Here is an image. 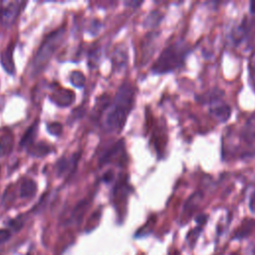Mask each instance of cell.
<instances>
[{
  "mask_svg": "<svg viewBox=\"0 0 255 255\" xmlns=\"http://www.w3.org/2000/svg\"><path fill=\"white\" fill-rule=\"evenodd\" d=\"M191 52V46L184 40H177L165 47L154 61L151 71L154 74L173 72L183 66L187 55Z\"/></svg>",
  "mask_w": 255,
  "mask_h": 255,
  "instance_id": "obj_2",
  "label": "cell"
},
{
  "mask_svg": "<svg viewBox=\"0 0 255 255\" xmlns=\"http://www.w3.org/2000/svg\"><path fill=\"white\" fill-rule=\"evenodd\" d=\"M51 100L52 102H54L56 105L60 107H67V106H70L75 101V95L70 90H67L64 88H58L51 95Z\"/></svg>",
  "mask_w": 255,
  "mask_h": 255,
  "instance_id": "obj_8",
  "label": "cell"
},
{
  "mask_svg": "<svg viewBox=\"0 0 255 255\" xmlns=\"http://www.w3.org/2000/svg\"><path fill=\"white\" fill-rule=\"evenodd\" d=\"M161 19H162V14H161L159 11L154 10V11L150 12V13L147 15V17L145 18L144 24H145V26H151V27H153V26L157 25V24L160 22Z\"/></svg>",
  "mask_w": 255,
  "mask_h": 255,
  "instance_id": "obj_21",
  "label": "cell"
},
{
  "mask_svg": "<svg viewBox=\"0 0 255 255\" xmlns=\"http://www.w3.org/2000/svg\"><path fill=\"white\" fill-rule=\"evenodd\" d=\"M70 82L71 84L76 87V88H83L84 85H85V76L82 72L80 71H73L71 74H70Z\"/></svg>",
  "mask_w": 255,
  "mask_h": 255,
  "instance_id": "obj_19",
  "label": "cell"
},
{
  "mask_svg": "<svg viewBox=\"0 0 255 255\" xmlns=\"http://www.w3.org/2000/svg\"><path fill=\"white\" fill-rule=\"evenodd\" d=\"M254 252H255V249H254Z\"/></svg>",
  "mask_w": 255,
  "mask_h": 255,
  "instance_id": "obj_27",
  "label": "cell"
},
{
  "mask_svg": "<svg viewBox=\"0 0 255 255\" xmlns=\"http://www.w3.org/2000/svg\"><path fill=\"white\" fill-rule=\"evenodd\" d=\"M37 191V184L31 178H24L20 184V197L30 198L35 195Z\"/></svg>",
  "mask_w": 255,
  "mask_h": 255,
  "instance_id": "obj_13",
  "label": "cell"
},
{
  "mask_svg": "<svg viewBox=\"0 0 255 255\" xmlns=\"http://www.w3.org/2000/svg\"><path fill=\"white\" fill-rule=\"evenodd\" d=\"M202 198V194L200 191H196L194 192L185 202L184 204V211L187 213H192L196 207L198 206V203L200 202Z\"/></svg>",
  "mask_w": 255,
  "mask_h": 255,
  "instance_id": "obj_17",
  "label": "cell"
},
{
  "mask_svg": "<svg viewBox=\"0 0 255 255\" xmlns=\"http://www.w3.org/2000/svg\"><path fill=\"white\" fill-rule=\"evenodd\" d=\"M124 146L125 144L123 139H120L119 141H117L116 144H114L109 150H107V152L101 157L100 164L104 165L106 163L114 162L115 160H117L119 156L124 152Z\"/></svg>",
  "mask_w": 255,
  "mask_h": 255,
  "instance_id": "obj_9",
  "label": "cell"
},
{
  "mask_svg": "<svg viewBox=\"0 0 255 255\" xmlns=\"http://www.w3.org/2000/svg\"><path fill=\"white\" fill-rule=\"evenodd\" d=\"M114 178V172L112 171V170H109L105 175H104V180L106 181V182H110L112 179Z\"/></svg>",
  "mask_w": 255,
  "mask_h": 255,
  "instance_id": "obj_25",
  "label": "cell"
},
{
  "mask_svg": "<svg viewBox=\"0 0 255 255\" xmlns=\"http://www.w3.org/2000/svg\"><path fill=\"white\" fill-rule=\"evenodd\" d=\"M248 206L249 209L252 213L255 214V187L253 188L252 192L249 195V201H248Z\"/></svg>",
  "mask_w": 255,
  "mask_h": 255,
  "instance_id": "obj_23",
  "label": "cell"
},
{
  "mask_svg": "<svg viewBox=\"0 0 255 255\" xmlns=\"http://www.w3.org/2000/svg\"><path fill=\"white\" fill-rule=\"evenodd\" d=\"M255 227V220L253 219H246L242 222L241 226L235 231L233 239H242L248 236Z\"/></svg>",
  "mask_w": 255,
  "mask_h": 255,
  "instance_id": "obj_15",
  "label": "cell"
},
{
  "mask_svg": "<svg viewBox=\"0 0 255 255\" xmlns=\"http://www.w3.org/2000/svg\"><path fill=\"white\" fill-rule=\"evenodd\" d=\"M47 129L51 134L59 135L62 132V125L59 123H52L47 126Z\"/></svg>",
  "mask_w": 255,
  "mask_h": 255,
  "instance_id": "obj_22",
  "label": "cell"
},
{
  "mask_svg": "<svg viewBox=\"0 0 255 255\" xmlns=\"http://www.w3.org/2000/svg\"><path fill=\"white\" fill-rule=\"evenodd\" d=\"M229 39L235 47L245 45L247 48H252L255 39V17H243L238 24L232 27Z\"/></svg>",
  "mask_w": 255,
  "mask_h": 255,
  "instance_id": "obj_5",
  "label": "cell"
},
{
  "mask_svg": "<svg viewBox=\"0 0 255 255\" xmlns=\"http://www.w3.org/2000/svg\"><path fill=\"white\" fill-rule=\"evenodd\" d=\"M37 127H38V122H35L32 126L29 127V128L26 130V132L24 133L21 141H20V145L22 147L24 146H28V145H32L33 144V140L35 138L36 135V131H37Z\"/></svg>",
  "mask_w": 255,
  "mask_h": 255,
  "instance_id": "obj_16",
  "label": "cell"
},
{
  "mask_svg": "<svg viewBox=\"0 0 255 255\" xmlns=\"http://www.w3.org/2000/svg\"><path fill=\"white\" fill-rule=\"evenodd\" d=\"M13 51H14V44L11 43L6 48V50L3 52L2 58H1V63H2L3 68L10 75H13L15 73V65H14V61H13Z\"/></svg>",
  "mask_w": 255,
  "mask_h": 255,
  "instance_id": "obj_12",
  "label": "cell"
},
{
  "mask_svg": "<svg viewBox=\"0 0 255 255\" xmlns=\"http://www.w3.org/2000/svg\"><path fill=\"white\" fill-rule=\"evenodd\" d=\"M79 158V154H73L69 158H61L56 164L57 174L59 176H63L71 171H73L77 165V161Z\"/></svg>",
  "mask_w": 255,
  "mask_h": 255,
  "instance_id": "obj_10",
  "label": "cell"
},
{
  "mask_svg": "<svg viewBox=\"0 0 255 255\" xmlns=\"http://www.w3.org/2000/svg\"><path fill=\"white\" fill-rule=\"evenodd\" d=\"M224 91L219 88H212L195 97L196 101L208 107L209 116L218 123L228 121L231 116V107L223 101Z\"/></svg>",
  "mask_w": 255,
  "mask_h": 255,
  "instance_id": "obj_3",
  "label": "cell"
},
{
  "mask_svg": "<svg viewBox=\"0 0 255 255\" xmlns=\"http://www.w3.org/2000/svg\"><path fill=\"white\" fill-rule=\"evenodd\" d=\"M65 27H61L53 32H51L43 41L39 50L37 51L34 60L32 62L31 72L32 74L38 75L49 63L50 59L53 57L57 49L63 42L65 37Z\"/></svg>",
  "mask_w": 255,
  "mask_h": 255,
  "instance_id": "obj_4",
  "label": "cell"
},
{
  "mask_svg": "<svg viewBox=\"0 0 255 255\" xmlns=\"http://www.w3.org/2000/svg\"><path fill=\"white\" fill-rule=\"evenodd\" d=\"M90 205V200L88 199H83L81 200L73 209L72 213H71V217H70V221L73 223H78L81 221V219L83 218L84 214L86 213L87 209L89 208Z\"/></svg>",
  "mask_w": 255,
  "mask_h": 255,
  "instance_id": "obj_14",
  "label": "cell"
},
{
  "mask_svg": "<svg viewBox=\"0 0 255 255\" xmlns=\"http://www.w3.org/2000/svg\"><path fill=\"white\" fill-rule=\"evenodd\" d=\"M134 100V89L128 82H124L116 94L115 100L108 110L105 126L108 130L119 132L123 129Z\"/></svg>",
  "mask_w": 255,
  "mask_h": 255,
  "instance_id": "obj_1",
  "label": "cell"
},
{
  "mask_svg": "<svg viewBox=\"0 0 255 255\" xmlns=\"http://www.w3.org/2000/svg\"><path fill=\"white\" fill-rule=\"evenodd\" d=\"M22 3L19 1L10 2L0 10V20L5 26L12 25L21 11Z\"/></svg>",
  "mask_w": 255,
  "mask_h": 255,
  "instance_id": "obj_7",
  "label": "cell"
},
{
  "mask_svg": "<svg viewBox=\"0 0 255 255\" xmlns=\"http://www.w3.org/2000/svg\"><path fill=\"white\" fill-rule=\"evenodd\" d=\"M13 147V135L10 129L3 128L0 130V155L7 154Z\"/></svg>",
  "mask_w": 255,
  "mask_h": 255,
  "instance_id": "obj_11",
  "label": "cell"
},
{
  "mask_svg": "<svg viewBox=\"0 0 255 255\" xmlns=\"http://www.w3.org/2000/svg\"><path fill=\"white\" fill-rule=\"evenodd\" d=\"M249 10L252 15H255V1H251L249 3Z\"/></svg>",
  "mask_w": 255,
  "mask_h": 255,
  "instance_id": "obj_26",
  "label": "cell"
},
{
  "mask_svg": "<svg viewBox=\"0 0 255 255\" xmlns=\"http://www.w3.org/2000/svg\"><path fill=\"white\" fill-rule=\"evenodd\" d=\"M11 236V233L9 230L6 229H0V244L6 242Z\"/></svg>",
  "mask_w": 255,
  "mask_h": 255,
  "instance_id": "obj_24",
  "label": "cell"
},
{
  "mask_svg": "<svg viewBox=\"0 0 255 255\" xmlns=\"http://www.w3.org/2000/svg\"><path fill=\"white\" fill-rule=\"evenodd\" d=\"M29 152L34 156H44L51 152V147L44 142L32 144Z\"/></svg>",
  "mask_w": 255,
  "mask_h": 255,
  "instance_id": "obj_18",
  "label": "cell"
},
{
  "mask_svg": "<svg viewBox=\"0 0 255 255\" xmlns=\"http://www.w3.org/2000/svg\"><path fill=\"white\" fill-rule=\"evenodd\" d=\"M248 72H249V81L250 84L255 91V49L253 50L252 54L250 55L249 62H248Z\"/></svg>",
  "mask_w": 255,
  "mask_h": 255,
  "instance_id": "obj_20",
  "label": "cell"
},
{
  "mask_svg": "<svg viewBox=\"0 0 255 255\" xmlns=\"http://www.w3.org/2000/svg\"><path fill=\"white\" fill-rule=\"evenodd\" d=\"M237 137L242 141L243 146H247L249 156L253 155L255 151V113L245 120L238 130Z\"/></svg>",
  "mask_w": 255,
  "mask_h": 255,
  "instance_id": "obj_6",
  "label": "cell"
}]
</instances>
